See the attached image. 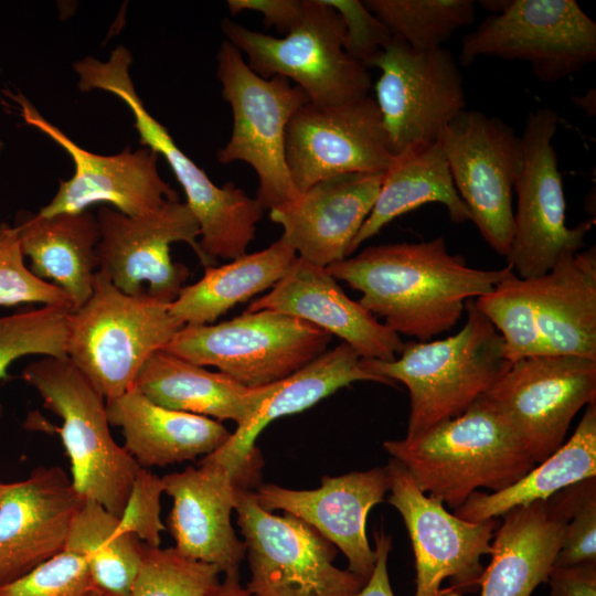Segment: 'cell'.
I'll use <instances>...</instances> for the list:
<instances>
[{
  "label": "cell",
  "mask_w": 596,
  "mask_h": 596,
  "mask_svg": "<svg viewBox=\"0 0 596 596\" xmlns=\"http://www.w3.org/2000/svg\"><path fill=\"white\" fill-rule=\"evenodd\" d=\"M361 292L359 302L397 334L418 341L453 329L465 304L493 289L512 269L470 267L445 238L370 246L326 267Z\"/></svg>",
  "instance_id": "1"
},
{
  "label": "cell",
  "mask_w": 596,
  "mask_h": 596,
  "mask_svg": "<svg viewBox=\"0 0 596 596\" xmlns=\"http://www.w3.org/2000/svg\"><path fill=\"white\" fill-rule=\"evenodd\" d=\"M383 446L421 491L454 510L479 488L505 489L536 465L485 396L455 418Z\"/></svg>",
  "instance_id": "2"
},
{
  "label": "cell",
  "mask_w": 596,
  "mask_h": 596,
  "mask_svg": "<svg viewBox=\"0 0 596 596\" xmlns=\"http://www.w3.org/2000/svg\"><path fill=\"white\" fill-rule=\"evenodd\" d=\"M462 328L440 340L404 343L394 360L361 359L370 374L403 383L411 400L406 438L464 414L508 371L503 340L492 323L476 308L465 304Z\"/></svg>",
  "instance_id": "3"
},
{
  "label": "cell",
  "mask_w": 596,
  "mask_h": 596,
  "mask_svg": "<svg viewBox=\"0 0 596 596\" xmlns=\"http://www.w3.org/2000/svg\"><path fill=\"white\" fill-rule=\"evenodd\" d=\"M131 54L124 45L107 61L86 56L75 64L78 88L102 89L118 97L130 109L140 143L161 155L182 187L187 205L200 227L199 246L206 267L216 258L235 259L246 254L264 215L257 199L233 182L217 187L174 142L168 129L146 108L130 77Z\"/></svg>",
  "instance_id": "4"
},
{
  "label": "cell",
  "mask_w": 596,
  "mask_h": 596,
  "mask_svg": "<svg viewBox=\"0 0 596 596\" xmlns=\"http://www.w3.org/2000/svg\"><path fill=\"white\" fill-rule=\"evenodd\" d=\"M169 306L128 295L97 272L89 298L71 311L66 358L105 400L124 394L184 326Z\"/></svg>",
  "instance_id": "5"
},
{
  "label": "cell",
  "mask_w": 596,
  "mask_h": 596,
  "mask_svg": "<svg viewBox=\"0 0 596 596\" xmlns=\"http://www.w3.org/2000/svg\"><path fill=\"white\" fill-rule=\"evenodd\" d=\"M21 377L39 393L44 407L62 419L55 429L78 496L119 518L140 466L114 439L106 400L67 358L40 356L23 369Z\"/></svg>",
  "instance_id": "6"
},
{
  "label": "cell",
  "mask_w": 596,
  "mask_h": 596,
  "mask_svg": "<svg viewBox=\"0 0 596 596\" xmlns=\"http://www.w3.org/2000/svg\"><path fill=\"white\" fill-rule=\"evenodd\" d=\"M221 26L226 41L246 54L253 72L263 78L291 79L316 107H336L368 96L369 68L344 51L342 18L323 0H306L304 20L284 38L253 31L231 19Z\"/></svg>",
  "instance_id": "7"
},
{
  "label": "cell",
  "mask_w": 596,
  "mask_h": 596,
  "mask_svg": "<svg viewBox=\"0 0 596 596\" xmlns=\"http://www.w3.org/2000/svg\"><path fill=\"white\" fill-rule=\"evenodd\" d=\"M216 74L233 114L232 135L217 152L219 162L243 161L255 170L256 199L264 210L294 200L299 192L286 163V129L294 114L309 103L307 95L283 76L257 75L226 40L219 49Z\"/></svg>",
  "instance_id": "8"
},
{
  "label": "cell",
  "mask_w": 596,
  "mask_h": 596,
  "mask_svg": "<svg viewBox=\"0 0 596 596\" xmlns=\"http://www.w3.org/2000/svg\"><path fill=\"white\" fill-rule=\"evenodd\" d=\"M330 340L331 334L309 322L264 309L220 323L184 324L162 350L217 368L247 387H262L323 354Z\"/></svg>",
  "instance_id": "9"
},
{
  "label": "cell",
  "mask_w": 596,
  "mask_h": 596,
  "mask_svg": "<svg viewBox=\"0 0 596 596\" xmlns=\"http://www.w3.org/2000/svg\"><path fill=\"white\" fill-rule=\"evenodd\" d=\"M235 510L245 539L255 596H355L366 583L333 564L337 547L295 517L260 508L253 491L240 488Z\"/></svg>",
  "instance_id": "10"
},
{
  "label": "cell",
  "mask_w": 596,
  "mask_h": 596,
  "mask_svg": "<svg viewBox=\"0 0 596 596\" xmlns=\"http://www.w3.org/2000/svg\"><path fill=\"white\" fill-rule=\"evenodd\" d=\"M480 56L526 62L554 83L596 60V23L575 0H510L462 38L460 65Z\"/></svg>",
  "instance_id": "11"
},
{
  "label": "cell",
  "mask_w": 596,
  "mask_h": 596,
  "mask_svg": "<svg viewBox=\"0 0 596 596\" xmlns=\"http://www.w3.org/2000/svg\"><path fill=\"white\" fill-rule=\"evenodd\" d=\"M560 116L552 108L528 114L521 137L523 168L515 182L518 195L508 266L522 279L546 274L564 255L585 245L592 220L575 227L566 224V202L552 140Z\"/></svg>",
  "instance_id": "12"
},
{
  "label": "cell",
  "mask_w": 596,
  "mask_h": 596,
  "mask_svg": "<svg viewBox=\"0 0 596 596\" xmlns=\"http://www.w3.org/2000/svg\"><path fill=\"white\" fill-rule=\"evenodd\" d=\"M438 141L470 221L493 251L507 256L514 230L512 194L523 168L521 137L498 117L465 109Z\"/></svg>",
  "instance_id": "13"
},
{
  "label": "cell",
  "mask_w": 596,
  "mask_h": 596,
  "mask_svg": "<svg viewBox=\"0 0 596 596\" xmlns=\"http://www.w3.org/2000/svg\"><path fill=\"white\" fill-rule=\"evenodd\" d=\"M445 47L416 52L393 36L370 67L389 148L394 157L438 141L443 130L466 109L464 78Z\"/></svg>",
  "instance_id": "14"
},
{
  "label": "cell",
  "mask_w": 596,
  "mask_h": 596,
  "mask_svg": "<svg viewBox=\"0 0 596 596\" xmlns=\"http://www.w3.org/2000/svg\"><path fill=\"white\" fill-rule=\"evenodd\" d=\"M96 216L100 232L98 272L128 295L146 294L164 304L178 298L190 269L172 260L173 243H187L206 267L198 241L200 227L185 202L171 200L140 216L102 205Z\"/></svg>",
  "instance_id": "15"
},
{
  "label": "cell",
  "mask_w": 596,
  "mask_h": 596,
  "mask_svg": "<svg viewBox=\"0 0 596 596\" xmlns=\"http://www.w3.org/2000/svg\"><path fill=\"white\" fill-rule=\"evenodd\" d=\"M538 465L563 443L581 411L596 402V360L538 355L519 360L483 395Z\"/></svg>",
  "instance_id": "16"
},
{
  "label": "cell",
  "mask_w": 596,
  "mask_h": 596,
  "mask_svg": "<svg viewBox=\"0 0 596 596\" xmlns=\"http://www.w3.org/2000/svg\"><path fill=\"white\" fill-rule=\"evenodd\" d=\"M386 469L389 503L401 513L414 551V596H441L444 579L451 583L447 596L475 590L485 571L481 557L491 554V540L499 522L462 520L421 491L395 459L389 461Z\"/></svg>",
  "instance_id": "17"
},
{
  "label": "cell",
  "mask_w": 596,
  "mask_h": 596,
  "mask_svg": "<svg viewBox=\"0 0 596 596\" xmlns=\"http://www.w3.org/2000/svg\"><path fill=\"white\" fill-rule=\"evenodd\" d=\"M7 95L18 105L24 123L65 150L74 164L73 175L60 181L55 195L40 209V214L78 213L102 203L127 216H140L168 201L179 200L178 193L160 177L159 155L151 149L131 151L127 147L110 156L91 152L47 121L22 93L7 92Z\"/></svg>",
  "instance_id": "18"
},
{
  "label": "cell",
  "mask_w": 596,
  "mask_h": 596,
  "mask_svg": "<svg viewBox=\"0 0 596 596\" xmlns=\"http://www.w3.org/2000/svg\"><path fill=\"white\" fill-rule=\"evenodd\" d=\"M286 163L297 191L349 173H384L391 153L375 99L344 105L300 107L286 129Z\"/></svg>",
  "instance_id": "19"
},
{
  "label": "cell",
  "mask_w": 596,
  "mask_h": 596,
  "mask_svg": "<svg viewBox=\"0 0 596 596\" xmlns=\"http://www.w3.org/2000/svg\"><path fill=\"white\" fill-rule=\"evenodd\" d=\"M60 466H38L0 496V586L64 550L83 503Z\"/></svg>",
  "instance_id": "20"
},
{
  "label": "cell",
  "mask_w": 596,
  "mask_h": 596,
  "mask_svg": "<svg viewBox=\"0 0 596 596\" xmlns=\"http://www.w3.org/2000/svg\"><path fill=\"white\" fill-rule=\"evenodd\" d=\"M161 479L164 492L172 499L169 529L175 550L215 565L224 575L240 574L246 545L237 539L231 514L238 489H249V483L236 471L205 457L199 467Z\"/></svg>",
  "instance_id": "21"
},
{
  "label": "cell",
  "mask_w": 596,
  "mask_h": 596,
  "mask_svg": "<svg viewBox=\"0 0 596 596\" xmlns=\"http://www.w3.org/2000/svg\"><path fill=\"white\" fill-rule=\"evenodd\" d=\"M386 491L387 469L375 467L336 477L323 476L321 486L313 490L267 483L253 493L264 510H283L315 528L342 551L349 562L348 570L368 581L376 554L366 538V517L383 501Z\"/></svg>",
  "instance_id": "22"
},
{
  "label": "cell",
  "mask_w": 596,
  "mask_h": 596,
  "mask_svg": "<svg viewBox=\"0 0 596 596\" xmlns=\"http://www.w3.org/2000/svg\"><path fill=\"white\" fill-rule=\"evenodd\" d=\"M384 173H349L322 180L269 210V219L283 227L280 238L298 257L328 267L348 256L375 204Z\"/></svg>",
  "instance_id": "23"
},
{
  "label": "cell",
  "mask_w": 596,
  "mask_h": 596,
  "mask_svg": "<svg viewBox=\"0 0 596 596\" xmlns=\"http://www.w3.org/2000/svg\"><path fill=\"white\" fill-rule=\"evenodd\" d=\"M264 309L290 315L339 337L361 359L394 360L405 343L359 301L349 298L326 267L300 257L245 311Z\"/></svg>",
  "instance_id": "24"
},
{
  "label": "cell",
  "mask_w": 596,
  "mask_h": 596,
  "mask_svg": "<svg viewBox=\"0 0 596 596\" xmlns=\"http://www.w3.org/2000/svg\"><path fill=\"white\" fill-rule=\"evenodd\" d=\"M568 519L558 492L546 501L504 513L493 533L491 561L481 577L480 596H531L546 583Z\"/></svg>",
  "instance_id": "25"
},
{
  "label": "cell",
  "mask_w": 596,
  "mask_h": 596,
  "mask_svg": "<svg viewBox=\"0 0 596 596\" xmlns=\"http://www.w3.org/2000/svg\"><path fill=\"white\" fill-rule=\"evenodd\" d=\"M360 360V355L344 342L326 351L299 371L277 382L256 414L205 458L242 476L259 477L262 459L255 440L270 422L302 412L353 382L374 381L390 385L385 380L364 371Z\"/></svg>",
  "instance_id": "26"
},
{
  "label": "cell",
  "mask_w": 596,
  "mask_h": 596,
  "mask_svg": "<svg viewBox=\"0 0 596 596\" xmlns=\"http://www.w3.org/2000/svg\"><path fill=\"white\" fill-rule=\"evenodd\" d=\"M106 412L126 451L147 469L210 455L232 435L216 419L163 407L135 387L106 400Z\"/></svg>",
  "instance_id": "27"
},
{
  "label": "cell",
  "mask_w": 596,
  "mask_h": 596,
  "mask_svg": "<svg viewBox=\"0 0 596 596\" xmlns=\"http://www.w3.org/2000/svg\"><path fill=\"white\" fill-rule=\"evenodd\" d=\"M13 226L31 272L57 286L73 310L82 306L93 291L98 272L97 216L89 210L52 216L22 210Z\"/></svg>",
  "instance_id": "28"
},
{
  "label": "cell",
  "mask_w": 596,
  "mask_h": 596,
  "mask_svg": "<svg viewBox=\"0 0 596 596\" xmlns=\"http://www.w3.org/2000/svg\"><path fill=\"white\" fill-rule=\"evenodd\" d=\"M526 280L549 353L596 360L595 246Z\"/></svg>",
  "instance_id": "29"
},
{
  "label": "cell",
  "mask_w": 596,
  "mask_h": 596,
  "mask_svg": "<svg viewBox=\"0 0 596 596\" xmlns=\"http://www.w3.org/2000/svg\"><path fill=\"white\" fill-rule=\"evenodd\" d=\"M276 383L247 387L224 373L159 350L143 364L134 387L163 407L234 421L238 427L256 414Z\"/></svg>",
  "instance_id": "30"
},
{
  "label": "cell",
  "mask_w": 596,
  "mask_h": 596,
  "mask_svg": "<svg viewBox=\"0 0 596 596\" xmlns=\"http://www.w3.org/2000/svg\"><path fill=\"white\" fill-rule=\"evenodd\" d=\"M426 203L443 204L455 223L471 220L454 185L439 141L412 148L395 157L384 173L375 204L352 241L348 255L394 219Z\"/></svg>",
  "instance_id": "31"
},
{
  "label": "cell",
  "mask_w": 596,
  "mask_h": 596,
  "mask_svg": "<svg viewBox=\"0 0 596 596\" xmlns=\"http://www.w3.org/2000/svg\"><path fill=\"white\" fill-rule=\"evenodd\" d=\"M592 477H596V402L587 404L574 434L546 459L505 489L473 492L454 514L470 522L496 519Z\"/></svg>",
  "instance_id": "32"
},
{
  "label": "cell",
  "mask_w": 596,
  "mask_h": 596,
  "mask_svg": "<svg viewBox=\"0 0 596 596\" xmlns=\"http://www.w3.org/2000/svg\"><path fill=\"white\" fill-rule=\"evenodd\" d=\"M281 238L267 248L245 254L219 267H205L203 277L184 286L170 304V312L183 324H211L238 302L273 288L297 258Z\"/></svg>",
  "instance_id": "33"
},
{
  "label": "cell",
  "mask_w": 596,
  "mask_h": 596,
  "mask_svg": "<svg viewBox=\"0 0 596 596\" xmlns=\"http://www.w3.org/2000/svg\"><path fill=\"white\" fill-rule=\"evenodd\" d=\"M82 555L96 590L103 596H129L142 561L145 544L119 529V518L95 501L84 500L76 512L65 547Z\"/></svg>",
  "instance_id": "34"
},
{
  "label": "cell",
  "mask_w": 596,
  "mask_h": 596,
  "mask_svg": "<svg viewBox=\"0 0 596 596\" xmlns=\"http://www.w3.org/2000/svg\"><path fill=\"white\" fill-rule=\"evenodd\" d=\"M393 36L416 52L441 47L458 29L475 20L473 0H365Z\"/></svg>",
  "instance_id": "35"
},
{
  "label": "cell",
  "mask_w": 596,
  "mask_h": 596,
  "mask_svg": "<svg viewBox=\"0 0 596 596\" xmlns=\"http://www.w3.org/2000/svg\"><path fill=\"white\" fill-rule=\"evenodd\" d=\"M476 308L492 323L503 340L504 355L519 360L549 355L526 279L512 270L491 291L475 299Z\"/></svg>",
  "instance_id": "36"
},
{
  "label": "cell",
  "mask_w": 596,
  "mask_h": 596,
  "mask_svg": "<svg viewBox=\"0 0 596 596\" xmlns=\"http://www.w3.org/2000/svg\"><path fill=\"white\" fill-rule=\"evenodd\" d=\"M72 310L64 306H41L0 316V381L9 379V368L23 356L66 358Z\"/></svg>",
  "instance_id": "37"
},
{
  "label": "cell",
  "mask_w": 596,
  "mask_h": 596,
  "mask_svg": "<svg viewBox=\"0 0 596 596\" xmlns=\"http://www.w3.org/2000/svg\"><path fill=\"white\" fill-rule=\"evenodd\" d=\"M221 571L179 553L175 547L145 551L129 596H214Z\"/></svg>",
  "instance_id": "38"
},
{
  "label": "cell",
  "mask_w": 596,
  "mask_h": 596,
  "mask_svg": "<svg viewBox=\"0 0 596 596\" xmlns=\"http://www.w3.org/2000/svg\"><path fill=\"white\" fill-rule=\"evenodd\" d=\"M24 258L14 226L0 223V307L40 304L73 309L68 297L57 286L35 276Z\"/></svg>",
  "instance_id": "39"
},
{
  "label": "cell",
  "mask_w": 596,
  "mask_h": 596,
  "mask_svg": "<svg viewBox=\"0 0 596 596\" xmlns=\"http://www.w3.org/2000/svg\"><path fill=\"white\" fill-rule=\"evenodd\" d=\"M96 590L86 560L64 549L29 573L0 586V596H86Z\"/></svg>",
  "instance_id": "40"
},
{
  "label": "cell",
  "mask_w": 596,
  "mask_h": 596,
  "mask_svg": "<svg viewBox=\"0 0 596 596\" xmlns=\"http://www.w3.org/2000/svg\"><path fill=\"white\" fill-rule=\"evenodd\" d=\"M568 510L554 566L596 562V477L560 491Z\"/></svg>",
  "instance_id": "41"
},
{
  "label": "cell",
  "mask_w": 596,
  "mask_h": 596,
  "mask_svg": "<svg viewBox=\"0 0 596 596\" xmlns=\"http://www.w3.org/2000/svg\"><path fill=\"white\" fill-rule=\"evenodd\" d=\"M163 492L161 477L140 467L119 517V529L135 535L147 546L159 547L160 534L166 530L160 518V498Z\"/></svg>",
  "instance_id": "42"
},
{
  "label": "cell",
  "mask_w": 596,
  "mask_h": 596,
  "mask_svg": "<svg viewBox=\"0 0 596 596\" xmlns=\"http://www.w3.org/2000/svg\"><path fill=\"white\" fill-rule=\"evenodd\" d=\"M344 23L343 47L347 54L366 68L392 40L393 34L359 0H323Z\"/></svg>",
  "instance_id": "43"
},
{
  "label": "cell",
  "mask_w": 596,
  "mask_h": 596,
  "mask_svg": "<svg viewBox=\"0 0 596 596\" xmlns=\"http://www.w3.org/2000/svg\"><path fill=\"white\" fill-rule=\"evenodd\" d=\"M231 14L243 11H257L263 15L266 28L275 26L278 31L289 33L304 20L306 0H228Z\"/></svg>",
  "instance_id": "44"
},
{
  "label": "cell",
  "mask_w": 596,
  "mask_h": 596,
  "mask_svg": "<svg viewBox=\"0 0 596 596\" xmlns=\"http://www.w3.org/2000/svg\"><path fill=\"white\" fill-rule=\"evenodd\" d=\"M546 583L550 596H596V562L554 566Z\"/></svg>",
  "instance_id": "45"
},
{
  "label": "cell",
  "mask_w": 596,
  "mask_h": 596,
  "mask_svg": "<svg viewBox=\"0 0 596 596\" xmlns=\"http://www.w3.org/2000/svg\"><path fill=\"white\" fill-rule=\"evenodd\" d=\"M374 541L376 560L373 572L355 596H394L387 571L391 536L382 530L375 531Z\"/></svg>",
  "instance_id": "46"
},
{
  "label": "cell",
  "mask_w": 596,
  "mask_h": 596,
  "mask_svg": "<svg viewBox=\"0 0 596 596\" xmlns=\"http://www.w3.org/2000/svg\"><path fill=\"white\" fill-rule=\"evenodd\" d=\"M214 596H255L240 582V574L224 575Z\"/></svg>",
  "instance_id": "47"
},
{
  "label": "cell",
  "mask_w": 596,
  "mask_h": 596,
  "mask_svg": "<svg viewBox=\"0 0 596 596\" xmlns=\"http://www.w3.org/2000/svg\"><path fill=\"white\" fill-rule=\"evenodd\" d=\"M573 103L585 111L588 116H594L596 110L595 89L587 92L584 96H573Z\"/></svg>",
  "instance_id": "48"
},
{
  "label": "cell",
  "mask_w": 596,
  "mask_h": 596,
  "mask_svg": "<svg viewBox=\"0 0 596 596\" xmlns=\"http://www.w3.org/2000/svg\"><path fill=\"white\" fill-rule=\"evenodd\" d=\"M510 0H483L479 1L480 6L490 12V14H498L505 10Z\"/></svg>",
  "instance_id": "49"
},
{
  "label": "cell",
  "mask_w": 596,
  "mask_h": 596,
  "mask_svg": "<svg viewBox=\"0 0 596 596\" xmlns=\"http://www.w3.org/2000/svg\"><path fill=\"white\" fill-rule=\"evenodd\" d=\"M9 482H2L0 481V496L4 492V490L8 488Z\"/></svg>",
  "instance_id": "50"
},
{
  "label": "cell",
  "mask_w": 596,
  "mask_h": 596,
  "mask_svg": "<svg viewBox=\"0 0 596 596\" xmlns=\"http://www.w3.org/2000/svg\"><path fill=\"white\" fill-rule=\"evenodd\" d=\"M86 596H103L98 590H93Z\"/></svg>",
  "instance_id": "51"
},
{
  "label": "cell",
  "mask_w": 596,
  "mask_h": 596,
  "mask_svg": "<svg viewBox=\"0 0 596 596\" xmlns=\"http://www.w3.org/2000/svg\"><path fill=\"white\" fill-rule=\"evenodd\" d=\"M3 148V142L0 140V151Z\"/></svg>",
  "instance_id": "52"
}]
</instances>
